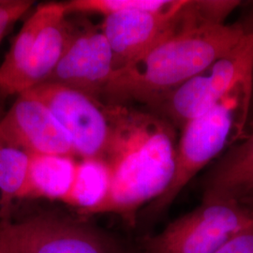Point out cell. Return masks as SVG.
I'll list each match as a JSON object with an SVG mask.
<instances>
[{"label": "cell", "mask_w": 253, "mask_h": 253, "mask_svg": "<svg viewBox=\"0 0 253 253\" xmlns=\"http://www.w3.org/2000/svg\"><path fill=\"white\" fill-rule=\"evenodd\" d=\"M215 253H253V229L235 235Z\"/></svg>", "instance_id": "ffe728a7"}, {"label": "cell", "mask_w": 253, "mask_h": 253, "mask_svg": "<svg viewBox=\"0 0 253 253\" xmlns=\"http://www.w3.org/2000/svg\"><path fill=\"white\" fill-rule=\"evenodd\" d=\"M54 3L40 5L27 18L0 64V98L13 96V89L30 56L37 37L50 16Z\"/></svg>", "instance_id": "9a60e30c"}, {"label": "cell", "mask_w": 253, "mask_h": 253, "mask_svg": "<svg viewBox=\"0 0 253 253\" xmlns=\"http://www.w3.org/2000/svg\"><path fill=\"white\" fill-rule=\"evenodd\" d=\"M252 126H253V123H252Z\"/></svg>", "instance_id": "603a6c76"}, {"label": "cell", "mask_w": 253, "mask_h": 253, "mask_svg": "<svg viewBox=\"0 0 253 253\" xmlns=\"http://www.w3.org/2000/svg\"><path fill=\"white\" fill-rule=\"evenodd\" d=\"M63 3L54 2L50 16L40 30L30 56L16 83L13 95L19 96L43 84L61 59L73 36Z\"/></svg>", "instance_id": "7c38bea8"}, {"label": "cell", "mask_w": 253, "mask_h": 253, "mask_svg": "<svg viewBox=\"0 0 253 253\" xmlns=\"http://www.w3.org/2000/svg\"><path fill=\"white\" fill-rule=\"evenodd\" d=\"M29 155L0 142V223L9 220L14 201L23 199Z\"/></svg>", "instance_id": "2e32d148"}, {"label": "cell", "mask_w": 253, "mask_h": 253, "mask_svg": "<svg viewBox=\"0 0 253 253\" xmlns=\"http://www.w3.org/2000/svg\"><path fill=\"white\" fill-rule=\"evenodd\" d=\"M188 0L175 9L154 12L129 10L105 16L101 30L114 55L115 72L188 25Z\"/></svg>", "instance_id": "ba28073f"}, {"label": "cell", "mask_w": 253, "mask_h": 253, "mask_svg": "<svg viewBox=\"0 0 253 253\" xmlns=\"http://www.w3.org/2000/svg\"><path fill=\"white\" fill-rule=\"evenodd\" d=\"M202 190L203 202L234 205L253 216V132L210 168Z\"/></svg>", "instance_id": "8fae6325"}, {"label": "cell", "mask_w": 253, "mask_h": 253, "mask_svg": "<svg viewBox=\"0 0 253 253\" xmlns=\"http://www.w3.org/2000/svg\"><path fill=\"white\" fill-rule=\"evenodd\" d=\"M253 229V216L234 205L202 202L151 237L146 253H215L235 235Z\"/></svg>", "instance_id": "5b68a950"}, {"label": "cell", "mask_w": 253, "mask_h": 253, "mask_svg": "<svg viewBox=\"0 0 253 253\" xmlns=\"http://www.w3.org/2000/svg\"><path fill=\"white\" fill-rule=\"evenodd\" d=\"M0 253H9L8 249L5 247V245L3 244L1 241H0Z\"/></svg>", "instance_id": "44dd1931"}, {"label": "cell", "mask_w": 253, "mask_h": 253, "mask_svg": "<svg viewBox=\"0 0 253 253\" xmlns=\"http://www.w3.org/2000/svg\"><path fill=\"white\" fill-rule=\"evenodd\" d=\"M42 102L70 137L75 156L102 158L112 131L110 104L82 91L43 83L27 91Z\"/></svg>", "instance_id": "52a82bcc"}, {"label": "cell", "mask_w": 253, "mask_h": 253, "mask_svg": "<svg viewBox=\"0 0 253 253\" xmlns=\"http://www.w3.org/2000/svg\"><path fill=\"white\" fill-rule=\"evenodd\" d=\"M240 24L185 26L116 71L103 92L113 104H151L226 54L245 36Z\"/></svg>", "instance_id": "7a4b0ae2"}, {"label": "cell", "mask_w": 253, "mask_h": 253, "mask_svg": "<svg viewBox=\"0 0 253 253\" xmlns=\"http://www.w3.org/2000/svg\"><path fill=\"white\" fill-rule=\"evenodd\" d=\"M183 0H72L63 2L67 14L96 13L108 16L129 10L162 12L179 7Z\"/></svg>", "instance_id": "e0dca14e"}, {"label": "cell", "mask_w": 253, "mask_h": 253, "mask_svg": "<svg viewBox=\"0 0 253 253\" xmlns=\"http://www.w3.org/2000/svg\"><path fill=\"white\" fill-rule=\"evenodd\" d=\"M0 142L28 155L75 157L71 139L52 113L25 92L0 118Z\"/></svg>", "instance_id": "30bf717a"}, {"label": "cell", "mask_w": 253, "mask_h": 253, "mask_svg": "<svg viewBox=\"0 0 253 253\" xmlns=\"http://www.w3.org/2000/svg\"><path fill=\"white\" fill-rule=\"evenodd\" d=\"M110 184V171L102 158L81 159L76 163L73 183L63 203L82 214L94 215L106 199Z\"/></svg>", "instance_id": "5bb4252c"}, {"label": "cell", "mask_w": 253, "mask_h": 253, "mask_svg": "<svg viewBox=\"0 0 253 253\" xmlns=\"http://www.w3.org/2000/svg\"><path fill=\"white\" fill-rule=\"evenodd\" d=\"M76 163L71 156L29 155L23 199L63 202L73 183Z\"/></svg>", "instance_id": "4fadbf2b"}, {"label": "cell", "mask_w": 253, "mask_h": 253, "mask_svg": "<svg viewBox=\"0 0 253 253\" xmlns=\"http://www.w3.org/2000/svg\"><path fill=\"white\" fill-rule=\"evenodd\" d=\"M253 76L245 79L204 114L188 121L177 141L172 181L149 205L152 215L169 208L190 181L243 132L252 99Z\"/></svg>", "instance_id": "3957f363"}, {"label": "cell", "mask_w": 253, "mask_h": 253, "mask_svg": "<svg viewBox=\"0 0 253 253\" xmlns=\"http://www.w3.org/2000/svg\"><path fill=\"white\" fill-rule=\"evenodd\" d=\"M4 115V112H3V107H2V104L0 102V118H2V116Z\"/></svg>", "instance_id": "7402d4cb"}, {"label": "cell", "mask_w": 253, "mask_h": 253, "mask_svg": "<svg viewBox=\"0 0 253 253\" xmlns=\"http://www.w3.org/2000/svg\"><path fill=\"white\" fill-rule=\"evenodd\" d=\"M32 5L33 1L29 0H0V41Z\"/></svg>", "instance_id": "d6986e66"}, {"label": "cell", "mask_w": 253, "mask_h": 253, "mask_svg": "<svg viewBox=\"0 0 253 253\" xmlns=\"http://www.w3.org/2000/svg\"><path fill=\"white\" fill-rule=\"evenodd\" d=\"M253 76V29L208 68L148 107L182 128L212 108L235 85Z\"/></svg>", "instance_id": "277c9868"}, {"label": "cell", "mask_w": 253, "mask_h": 253, "mask_svg": "<svg viewBox=\"0 0 253 253\" xmlns=\"http://www.w3.org/2000/svg\"><path fill=\"white\" fill-rule=\"evenodd\" d=\"M110 104L112 131L102 159L108 166V195L94 212L112 213L133 222L173 176L177 138L172 123L153 111Z\"/></svg>", "instance_id": "6da1fadb"}, {"label": "cell", "mask_w": 253, "mask_h": 253, "mask_svg": "<svg viewBox=\"0 0 253 253\" xmlns=\"http://www.w3.org/2000/svg\"><path fill=\"white\" fill-rule=\"evenodd\" d=\"M240 4L237 0H197L192 1V8L201 25H223L227 16Z\"/></svg>", "instance_id": "ac0fdd59"}, {"label": "cell", "mask_w": 253, "mask_h": 253, "mask_svg": "<svg viewBox=\"0 0 253 253\" xmlns=\"http://www.w3.org/2000/svg\"><path fill=\"white\" fill-rule=\"evenodd\" d=\"M0 241L9 253H123L100 231L49 214L0 223Z\"/></svg>", "instance_id": "8992f818"}, {"label": "cell", "mask_w": 253, "mask_h": 253, "mask_svg": "<svg viewBox=\"0 0 253 253\" xmlns=\"http://www.w3.org/2000/svg\"><path fill=\"white\" fill-rule=\"evenodd\" d=\"M115 73L114 55L100 27L74 29L61 59L44 83L82 91L95 98L103 94Z\"/></svg>", "instance_id": "9c48e42d"}]
</instances>
